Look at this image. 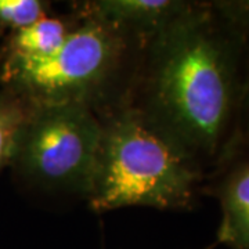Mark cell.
<instances>
[{"label":"cell","instance_id":"2","mask_svg":"<svg viewBox=\"0 0 249 249\" xmlns=\"http://www.w3.org/2000/svg\"><path fill=\"white\" fill-rule=\"evenodd\" d=\"M101 140L88 202L96 212L127 206L187 211L206 175L127 104L100 115Z\"/></svg>","mask_w":249,"mask_h":249},{"label":"cell","instance_id":"1","mask_svg":"<svg viewBox=\"0 0 249 249\" xmlns=\"http://www.w3.org/2000/svg\"><path fill=\"white\" fill-rule=\"evenodd\" d=\"M248 65V39L193 1L145 43L124 104L209 178L234 152Z\"/></svg>","mask_w":249,"mask_h":249},{"label":"cell","instance_id":"4","mask_svg":"<svg viewBox=\"0 0 249 249\" xmlns=\"http://www.w3.org/2000/svg\"><path fill=\"white\" fill-rule=\"evenodd\" d=\"M101 140L100 116L79 104H32L10 168L28 186L88 198Z\"/></svg>","mask_w":249,"mask_h":249},{"label":"cell","instance_id":"6","mask_svg":"<svg viewBox=\"0 0 249 249\" xmlns=\"http://www.w3.org/2000/svg\"><path fill=\"white\" fill-rule=\"evenodd\" d=\"M193 1L181 0H94L83 1L78 9L126 35L148 42Z\"/></svg>","mask_w":249,"mask_h":249},{"label":"cell","instance_id":"7","mask_svg":"<svg viewBox=\"0 0 249 249\" xmlns=\"http://www.w3.org/2000/svg\"><path fill=\"white\" fill-rule=\"evenodd\" d=\"M73 18L46 17L6 36L0 46V61H39L53 55L67 40Z\"/></svg>","mask_w":249,"mask_h":249},{"label":"cell","instance_id":"10","mask_svg":"<svg viewBox=\"0 0 249 249\" xmlns=\"http://www.w3.org/2000/svg\"><path fill=\"white\" fill-rule=\"evenodd\" d=\"M213 9L249 40V0L211 1Z\"/></svg>","mask_w":249,"mask_h":249},{"label":"cell","instance_id":"11","mask_svg":"<svg viewBox=\"0 0 249 249\" xmlns=\"http://www.w3.org/2000/svg\"><path fill=\"white\" fill-rule=\"evenodd\" d=\"M237 152H249V65L248 75H247V83H245V90H244V98H242V106H241L237 142H235V147H234L232 155L237 154Z\"/></svg>","mask_w":249,"mask_h":249},{"label":"cell","instance_id":"12","mask_svg":"<svg viewBox=\"0 0 249 249\" xmlns=\"http://www.w3.org/2000/svg\"><path fill=\"white\" fill-rule=\"evenodd\" d=\"M217 245H219V244H217V242H214V244H212V245H209V247H206V248L204 249H214Z\"/></svg>","mask_w":249,"mask_h":249},{"label":"cell","instance_id":"9","mask_svg":"<svg viewBox=\"0 0 249 249\" xmlns=\"http://www.w3.org/2000/svg\"><path fill=\"white\" fill-rule=\"evenodd\" d=\"M47 4L39 0H0V34L7 35L46 17Z\"/></svg>","mask_w":249,"mask_h":249},{"label":"cell","instance_id":"3","mask_svg":"<svg viewBox=\"0 0 249 249\" xmlns=\"http://www.w3.org/2000/svg\"><path fill=\"white\" fill-rule=\"evenodd\" d=\"M64 45L39 61H0L1 88L31 104H79L98 116L124 104L147 42L76 7Z\"/></svg>","mask_w":249,"mask_h":249},{"label":"cell","instance_id":"8","mask_svg":"<svg viewBox=\"0 0 249 249\" xmlns=\"http://www.w3.org/2000/svg\"><path fill=\"white\" fill-rule=\"evenodd\" d=\"M32 104L14 90L0 89V170L10 166Z\"/></svg>","mask_w":249,"mask_h":249},{"label":"cell","instance_id":"5","mask_svg":"<svg viewBox=\"0 0 249 249\" xmlns=\"http://www.w3.org/2000/svg\"><path fill=\"white\" fill-rule=\"evenodd\" d=\"M220 205L216 242L229 249H249V152H237L206 180Z\"/></svg>","mask_w":249,"mask_h":249}]
</instances>
